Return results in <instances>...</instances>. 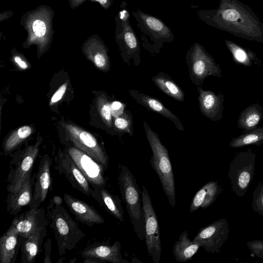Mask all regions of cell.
<instances>
[{"instance_id": "30bf717a", "label": "cell", "mask_w": 263, "mask_h": 263, "mask_svg": "<svg viewBox=\"0 0 263 263\" xmlns=\"http://www.w3.org/2000/svg\"><path fill=\"white\" fill-rule=\"evenodd\" d=\"M38 150L37 146L29 147L12 158L7 179L8 192L17 191L26 176L32 172Z\"/></svg>"}, {"instance_id": "ac0fdd59", "label": "cell", "mask_w": 263, "mask_h": 263, "mask_svg": "<svg viewBox=\"0 0 263 263\" xmlns=\"http://www.w3.org/2000/svg\"><path fill=\"white\" fill-rule=\"evenodd\" d=\"M121 248V245L118 241L112 245L105 243L93 244L84 249L81 253V256L83 258L93 257L102 263H128L127 260L122 257Z\"/></svg>"}, {"instance_id": "9c48e42d", "label": "cell", "mask_w": 263, "mask_h": 263, "mask_svg": "<svg viewBox=\"0 0 263 263\" xmlns=\"http://www.w3.org/2000/svg\"><path fill=\"white\" fill-rule=\"evenodd\" d=\"M145 219V240L148 254L155 263H159L162 252L159 222L150 196L144 186L141 192Z\"/></svg>"}, {"instance_id": "5b68a950", "label": "cell", "mask_w": 263, "mask_h": 263, "mask_svg": "<svg viewBox=\"0 0 263 263\" xmlns=\"http://www.w3.org/2000/svg\"><path fill=\"white\" fill-rule=\"evenodd\" d=\"M132 14L140 31L142 46L151 54L159 53L165 43L174 40L171 29L159 18L139 9Z\"/></svg>"}, {"instance_id": "6da1fadb", "label": "cell", "mask_w": 263, "mask_h": 263, "mask_svg": "<svg viewBox=\"0 0 263 263\" xmlns=\"http://www.w3.org/2000/svg\"><path fill=\"white\" fill-rule=\"evenodd\" d=\"M207 25L236 37L263 43V24L247 5L239 0H219L216 9L197 11Z\"/></svg>"}, {"instance_id": "52a82bcc", "label": "cell", "mask_w": 263, "mask_h": 263, "mask_svg": "<svg viewBox=\"0 0 263 263\" xmlns=\"http://www.w3.org/2000/svg\"><path fill=\"white\" fill-rule=\"evenodd\" d=\"M256 154L251 149L237 153L230 163L228 177L232 191L243 197L255 174Z\"/></svg>"}, {"instance_id": "484cf974", "label": "cell", "mask_w": 263, "mask_h": 263, "mask_svg": "<svg viewBox=\"0 0 263 263\" xmlns=\"http://www.w3.org/2000/svg\"><path fill=\"white\" fill-rule=\"evenodd\" d=\"M263 120V108L258 103L250 105L240 114L237 121V127L248 133L258 127Z\"/></svg>"}, {"instance_id": "f546056e", "label": "cell", "mask_w": 263, "mask_h": 263, "mask_svg": "<svg viewBox=\"0 0 263 263\" xmlns=\"http://www.w3.org/2000/svg\"><path fill=\"white\" fill-rule=\"evenodd\" d=\"M263 143V127H257L246 133L232 139L229 146L233 148L241 147L250 144L260 145Z\"/></svg>"}, {"instance_id": "d6986e66", "label": "cell", "mask_w": 263, "mask_h": 263, "mask_svg": "<svg viewBox=\"0 0 263 263\" xmlns=\"http://www.w3.org/2000/svg\"><path fill=\"white\" fill-rule=\"evenodd\" d=\"M199 93V108L202 114L212 121H218L222 118L224 96L216 95L211 90H205L197 86Z\"/></svg>"}, {"instance_id": "277c9868", "label": "cell", "mask_w": 263, "mask_h": 263, "mask_svg": "<svg viewBox=\"0 0 263 263\" xmlns=\"http://www.w3.org/2000/svg\"><path fill=\"white\" fill-rule=\"evenodd\" d=\"M118 182L134 231L140 240L142 241L145 239V219L136 179L127 167L120 165Z\"/></svg>"}, {"instance_id": "f1b7e54d", "label": "cell", "mask_w": 263, "mask_h": 263, "mask_svg": "<svg viewBox=\"0 0 263 263\" xmlns=\"http://www.w3.org/2000/svg\"><path fill=\"white\" fill-rule=\"evenodd\" d=\"M152 80L154 84L166 95L177 101H184L185 97L184 92L167 74L160 72L154 76Z\"/></svg>"}, {"instance_id": "e0dca14e", "label": "cell", "mask_w": 263, "mask_h": 263, "mask_svg": "<svg viewBox=\"0 0 263 263\" xmlns=\"http://www.w3.org/2000/svg\"><path fill=\"white\" fill-rule=\"evenodd\" d=\"M63 200L67 206L76 219L89 227L96 224H102L104 219L91 205L85 201L64 193Z\"/></svg>"}, {"instance_id": "ba28073f", "label": "cell", "mask_w": 263, "mask_h": 263, "mask_svg": "<svg viewBox=\"0 0 263 263\" xmlns=\"http://www.w3.org/2000/svg\"><path fill=\"white\" fill-rule=\"evenodd\" d=\"M126 6V2H123V9L118 16L117 38L124 61L129 65L132 60L137 66L141 62L140 43L130 24V15Z\"/></svg>"}, {"instance_id": "603a6c76", "label": "cell", "mask_w": 263, "mask_h": 263, "mask_svg": "<svg viewBox=\"0 0 263 263\" xmlns=\"http://www.w3.org/2000/svg\"><path fill=\"white\" fill-rule=\"evenodd\" d=\"M91 197L109 214L121 222L124 221L121 200L117 195L110 193L105 187L92 189Z\"/></svg>"}, {"instance_id": "5bb4252c", "label": "cell", "mask_w": 263, "mask_h": 263, "mask_svg": "<svg viewBox=\"0 0 263 263\" xmlns=\"http://www.w3.org/2000/svg\"><path fill=\"white\" fill-rule=\"evenodd\" d=\"M48 225L46 213L42 208L30 209L16 215L11 225L17 231L22 242L38 228Z\"/></svg>"}, {"instance_id": "8d00e7d4", "label": "cell", "mask_w": 263, "mask_h": 263, "mask_svg": "<svg viewBox=\"0 0 263 263\" xmlns=\"http://www.w3.org/2000/svg\"><path fill=\"white\" fill-rule=\"evenodd\" d=\"M32 29L34 34L37 36H43L46 32V25L41 20L35 21L32 25Z\"/></svg>"}, {"instance_id": "d6a6232c", "label": "cell", "mask_w": 263, "mask_h": 263, "mask_svg": "<svg viewBox=\"0 0 263 263\" xmlns=\"http://www.w3.org/2000/svg\"><path fill=\"white\" fill-rule=\"evenodd\" d=\"M252 207L255 212L263 216V182L258 184L254 191Z\"/></svg>"}, {"instance_id": "1f68e13d", "label": "cell", "mask_w": 263, "mask_h": 263, "mask_svg": "<svg viewBox=\"0 0 263 263\" xmlns=\"http://www.w3.org/2000/svg\"><path fill=\"white\" fill-rule=\"evenodd\" d=\"M114 125L119 132L123 134L127 133L130 136H133V118L129 111L126 110L117 117L114 121Z\"/></svg>"}, {"instance_id": "2e32d148", "label": "cell", "mask_w": 263, "mask_h": 263, "mask_svg": "<svg viewBox=\"0 0 263 263\" xmlns=\"http://www.w3.org/2000/svg\"><path fill=\"white\" fill-rule=\"evenodd\" d=\"M51 161L48 157L40 161L38 170L33 179L32 198L30 209L38 208L46 199L51 185Z\"/></svg>"}, {"instance_id": "cb8c5ba5", "label": "cell", "mask_w": 263, "mask_h": 263, "mask_svg": "<svg viewBox=\"0 0 263 263\" xmlns=\"http://www.w3.org/2000/svg\"><path fill=\"white\" fill-rule=\"evenodd\" d=\"M222 190L217 181H211L203 185L195 194L190 204V212L199 208L205 209L216 200Z\"/></svg>"}, {"instance_id": "4fadbf2b", "label": "cell", "mask_w": 263, "mask_h": 263, "mask_svg": "<svg viewBox=\"0 0 263 263\" xmlns=\"http://www.w3.org/2000/svg\"><path fill=\"white\" fill-rule=\"evenodd\" d=\"M55 162L54 168L68 180L73 188L91 197L92 189L68 153H60Z\"/></svg>"}, {"instance_id": "d4e9b609", "label": "cell", "mask_w": 263, "mask_h": 263, "mask_svg": "<svg viewBox=\"0 0 263 263\" xmlns=\"http://www.w3.org/2000/svg\"><path fill=\"white\" fill-rule=\"evenodd\" d=\"M21 241L16 229L11 226L0 238V262H15Z\"/></svg>"}, {"instance_id": "f35d334b", "label": "cell", "mask_w": 263, "mask_h": 263, "mask_svg": "<svg viewBox=\"0 0 263 263\" xmlns=\"http://www.w3.org/2000/svg\"><path fill=\"white\" fill-rule=\"evenodd\" d=\"M51 241L50 238H48L46 243L45 244V256L44 259V263H51V257H50V252H51Z\"/></svg>"}, {"instance_id": "ffe728a7", "label": "cell", "mask_w": 263, "mask_h": 263, "mask_svg": "<svg viewBox=\"0 0 263 263\" xmlns=\"http://www.w3.org/2000/svg\"><path fill=\"white\" fill-rule=\"evenodd\" d=\"M32 173V172H31ZM31 173L25 177L20 188L16 191L8 192L7 211L11 215H17L22 209L30 204L32 198L33 181Z\"/></svg>"}, {"instance_id": "44dd1931", "label": "cell", "mask_w": 263, "mask_h": 263, "mask_svg": "<svg viewBox=\"0 0 263 263\" xmlns=\"http://www.w3.org/2000/svg\"><path fill=\"white\" fill-rule=\"evenodd\" d=\"M129 95L141 105L147 109L155 111L173 122L177 128L184 131V127L179 118L168 108H167L159 100L145 95L138 90L130 89Z\"/></svg>"}, {"instance_id": "60d3db41", "label": "cell", "mask_w": 263, "mask_h": 263, "mask_svg": "<svg viewBox=\"0 0 263 263\" xmlns=\"http://www.w3.org/2000/svg\"><path fill=\"white\" fill-rule=\"evenodd\" d=\"M15 62L19 65L20 67L23 69H26L27 68L28 66L26 63L22 60L21 58L18 56H16L14 57Z\"/></svg>"}, {"instance_id": "ab89813d", "label": "cell", "mask_w": 263, "mask_h": 263, "mask_svg": "<svg viewBox=\"0 0 263 263\" xmlns=\"http://www.w3.org/2000/svg\"><path fill=\"white\" fill-rule=\"evenodd\" d=\"M124 105L118 101H114L111 105V110L118 111L120 115L124 112Z\"/></svg>"}, {"instance_id": "4316f807", "label": "cell", "mask_w": 263, "mask_h": 263, "mask_svg": "<svg viewBox=\"0 0 263 263\" xmlns=\"http://www.w3.org/2000/svg\"><path fill=\"white\" fill-rule=\"evenodd\" d=\"M201 246L190 240L187 230L179 236L173 248V254L179 262H186L192 259Z\"/></svg>"}, {"instance_id": "4dcf8cb0", "label": "cell", "mask_w": 263, "mask_h": 263, "mask_svg": "<svg viewBox=\"0 0 263 263\" xmlns=\"http://www.w3.org/2000/svg\"><path fill=\"white\" fill-rule=\"evenodd\" d=\"M31 129L28 126H24L11 135L6 141L4 145V152L9 153L13 151L26 138L30 136Z\"/></svg>"}, {"instance_id": "8992f818", "label": "cell", "mask_w": 263, "mask_h": 263, "mask_svg": "<svg viewBox=\"0 0 263 263\" xmlns=\"http://www.w3.org/2000/svg\"><path fill=\"white\" fill-rule=\"evenodd\" d=\"M190 78L192 82L198 87L202 86L209 76L222 77L221 70L211 54L199 43H194L185 56Z\"/></svg>"}, {"instance_id": "83f0119b", "label": "cell", "mask_w": 263, "mask_h": 263, "mask_svg": "<svg viewBox=\"0 0 263 263\" xmlns=\"http://www.w3.org/2000/svg\"><path fill=\"white\" fill-rule=\"evenodd\" d=\"M224 43L232 54L234 62L237 64L250 67L253 64H260V61L257 55L249 49L242 47L227 39L225 40Z\"/></svg>"}, {"instance_id": "3957f363", "label": "cell", "mask_w": 263, "mask_h": 263, "mask_svg": "<svg viewBox=\"0 0 263 263\" xmlns=\"http://www.w3.org/2000/svg\"><path fill=\"white\" fill-rule=\"evenodd\" d=\"M143 128L153 153L150 164L159 177L170 204L175 208V179L167 149L162 144L157 133L146 121L143 123Z\"/></svg>"}, {"instance_id": "8fae6325", "label": "cell", "mask_w": 263, "mask_h": 263, "mask_svg": "<svg viewBox=\"0 0 263 263\" xmlns=\"http://www.w3.org/2000/svg\"><path fill=\"white\" fill-rule=\"evenodd\" d=\"M67 153L87 180L92 189L105 187L106 168L92 158L76 147H70Z\"/></svg>"}, {"instance_id": "74e56055", "label": "cell", "mask_w": 263, "mask_h": 263, "mask_svg": "<svg viewBox=\"0 0 263 263\" xmlns=\"http://www.w3.org/2000/svg\"><path fill=\"white\" fill-rule=\"evenodd\" d=\"M67 84L66 83L64 84L59 88L58 90L54 93L51 99V103H55L59 101L61 99L63 95L65 92L66 90Z\"/></svg>"}, {"instance_id": "b9f144b4", "label": "cell", "mask_w": 263, "mask_h": 263, "mask_svg": "<svg viewBox=\"0 0 263 263\" xmlns=\"http://www.w3.org/2000/svg\"><path fill=\"white\" fill-rule=\"evenodd\" d=\"M51 200L56 204H62V199L60 196H54Z\"/></svg>"}, {"instance_id": "e575fe53", "label": "cell", "mask_w": 263, "mask_h": 263, "mask_svg": "<svg viewBox=\"0 0 263 263\" xmlns=\"http://www.w3.org/2000/svg\"><path fill=\"white\" fill-rule=\"evenodd\" d=\"M252 255L263 259V240H254L247 242Z\"/></svg>"}, {"instance_id": "7bdbcfd3", "label": "cell", "mask_w": 263, "mask_h": 263, "mask_svg": "<svg viewBox=\"0 0 263 263\" xmlns=\"http://www.w3.org/2000/svg\"><path fill=\"white\" fill-rule=\"evenodd\" d=\"M98 2H99L101 4H102V5H105V4H107L108 3V0H95Z\"/></svg>"}, {"instance_id": "7c38bea8", "label": "cell", "mask_w": 263, "mask_h": 263, "mask_svg": "<svg viewBox=\"0 0 263 263\" xmlns=\"http://www.w3.org/2000/svg\"><path fill=\"white\" fill-rule=\"evenodd\" d=\"M229 232L227 220L219 219L201 228L193 241L198 243L208 253H219L228 239Z\"/></svg>"}, {"instance_id": "7402d4cb", "label": "cell", "mask_w": 263, "mask_h": 263, "mask_svg": "<svg viewBox=\"0 0 263 263\" xmlns=\"http://www.w3.org/2000/svg\"><path fill=\"white\" fill-rule=\"evenodd\" d=\"M46 226L37 229L33 233L24 239L21 245V262L33 263L42 251L46 235Z\"/></svg>"}, {"instance_id": "836d02e7", "label": "cell", "mask_w": 263, "mask_h": 263, "mask_svg": "<svg viewBox=\"0 0 263 263\" xmlns=\"http://www.w3.org/2000/svg\"><path fill=\"white\" fill-rule=\"evenodd\" d=\"M100 112L106 125L109 128H111L112 126V110L111 105L106 99H104L103 102H102Z\"/></svg>"}, {"instance_id": "9a60e30c", "label": "cell", "mask_w": 263, "mask_h": 263, "mask_svg": "<svg viewBox=\"0 0 263 263\" xmlns=\"http://www.w3.org/2000/svg\"><path fill=\"white\" fill-rule=\"evenodd\" d=\"M75 147L89 155L96 161L108 167V157L96 138L86 131L78 130L76 127H68Z\"/></svg>"}, {"instance_id": "7a4b0ae2", "label": "cell", "mask_w": 263, "mask_h": 263, "mask_svg": "<svg viewBox=\"0 0 263 263\" xmlns=\"http://www.w3.org/2000/svg\"><path fill=\"white\" fill-rule=\"evenodd\" d=\"M46 215L60 256L73 249L86 236L66 209L62 204H55L51 199L47 208Z\"/></svg>"}, {"instance_id": "d590c367", "label": "cell", "mask_w": 263, "mask_h": 263, "mask_svg": "<svg viewBox=\"0 0 263 263\" xmlns=\"http://www.w3.org/2000/svg\"><path fill=\"white\" fill-rule=\"evenodd\" d=\"M94 63L97 67L105 70L108 69L109 67L108 58L103 53H98L95 55Z\"/></svg>"}]
</instances>
